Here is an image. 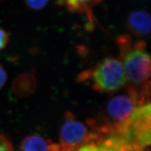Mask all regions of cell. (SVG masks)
Listing matches in <instances>:
<instances>
[{
	"instance_id": "cell-1",
	"label": "cell",
	"mask_w": 151,
	"mask_h": 151,
	"mask_svg": "<svg viewBox=\"0 0 151 151\" xmlns=\"http://www.w3.org/2000/svg\"><path fill=\"white\" fill-rule=\"evenodd\" d=\"M120 60L123 62L127 87L135 94L140 103L145 104L151 96V55L146 51L144 41L132 43L129 36L125 35L117 39Z\"/></svg>"
},
{
	"instance_id": "cell-2",
	"label": "cell",
	"mask_w": 151,
	"mask_h": 151,
	"mask_svg": "<svg viewBox=\"0 0 151 151\" xmlns=\"http://www.w3.org/2000/svg\"><path fill=\"white\" fill-rule=\"evenodd\" d=\"M78 82H88L99 93H111L119 91L127 83L123 62L120 59L108 57L81 73Z\"/></svg>"
},
{
	"instance_id": "cell-3",
	"label": "cell",
	"mask_w": 151,
	"mask_h": 151,
	"mask_svg": "<svg viewBox=\"0 0 151 151\" xmlns=\"http://www.w3.org/2000/svg\"><path fill=\"white\" fill-rule=\"evenodd\" d=\"M110 133L142 147L151 146V103L135 108L128 119L112 127Z\"/></svg>"
},
{
	"instance_id": "cell-4",
	"label": "cell",
	"mask_w": 151,
	"mask_h": 151,
	"mask_svg": "<svg viewBox=\"0 0 151 151\" xmlns=\"http://www.w3.org/2000/svg\"><path fill=\"white\" fill-rule=\"evenodd\" d=\"M99 136L95 122L90 120L85 124L76 119L72 113L68 111L65 114L60 131V145L64 151H76Z\"/></svg>"
},
{
	"instance_id": "cell-5",
	"label": "cell",
	"mask_w": 151,
	"mask_h": 151,
	"mask_svg": "<svg viewBox=\"0 0 151 151\" xmlns=\"http://www.w3.org/2000/svg\"><path fill=\"white\" fill-rule=\"evenodd\" d=\"M142 105L135 94L127 88L124 94L115 96L110 99L106 105V113L109 122L105 123L110 127H115L129 117L135 108Z\"/></svg>"
},
{
	"instance_id": "cell-6",
	"label": "cell",
	"mask_w": 151,
	"mask_h": 151,
	"mask_svg": "<svg viewBox=\"0 0 151 151\" xmlns=\"http://www.w3.org/2000/svg\"><path fill=\"white\" fill-rule=\"evenodd\" d=\"M127 26L132 34L137 37H145L151 33V15L147 11L137 10L127 17Z\"/></svg>"
},
{
	"instance_id": "cell-7",
	"label": "cell",
	"mask_w": 151,
	"mask_h": 151,
	"mask_svg": "<svg viewBox=\"0 0 151 151\" xmlns=\"http://www.w3.org/2000/svg\"><path fill=\"white\" fill-rule=\"evenodd\" d=\"M20 151H64L60 144H55L38 134L28 135L20 145Z\"/></svg>"
},
{
	"instance_id": "cell-8",
	"label": "cell",
	"mask_w": 151,
	"mask_h": 151,
	"mask_svg": "<svg viewBox=\"0 0 151 151\" xmlns=\"http://www.w3.org/2000/svg\"><path fill=\"white\" fill-rule=\"evenodd\" d=\"M104 0H57L58 5L63 6L67 10L81 14H86L89 21L93 22L92 7Z\"/></svg>"
},
{
	"instance_id": "cell-9",
	"label": "cell",
	"mask_w": 151,
	"mask_h": 151,
	"mask_svg": "<svg viewBox=\"0 0 151 151\" xmlns=\"http://www.w3.org/2000/svg\"><path fill=\"white\" fill-rule=\"evenodd\" d=\"M37 86L36 77L31 72L22 74L17 77L13 83V89L20 97H27L35 91Z\"/></svg>"
},
{
	"instance_id": "cell-10",
	"label": "cell",
	"mask_w": 151,
	"mask_h": 151,
	"mask_svg": "<svg viewBox=\"0 0 151 151\" xmlns=\"http://www.w3.org/2000/svg\"><path fill=\"white\" fill-rule=\"evenodd\" d=\"M49 0H24L27 7L33 10H41L48 4Z\"/></svg>"
},
{
	"instance_id": "cell-11",
	"label": "cell",
	"mask_w": 151,
	"mask_h": 151,
	"mask_svg": "<svg viewBox=\"0 0 151 151\" xmlns=\"http://www.w3.org/2000/svg\"><path fill=\"white\" fill-rule=\"evenodd\" d=\"M0 151H14L10 140L5 135L1 134H0Z\"/></svg>"
},
{
	"instance_id": "cell-12",
	"label": "cell",
	"mask_w": 151,
	"mask_h": 151,
	"mask_svg": "<svg viewBox=\"0 0 151 151\" xmlns=\"http://www.w3.org/2000/svg\"><path fill=\"white\" fill-rule=\"evenodd\" d=\"M9 42V37L7 32L0 27V50L5 48Z\"/></svg>"
},
{
	"instance_id": "cell-13",
	"label": "cell",
	"mask_w": 151,
	"mask_h": 151,
	"mask_svg": "<svg viewBox=\"0 0 151 151\" xmlns=\"http://www.w3.org/2000/svg\"><path fill=\"white\" fill-rule=\"evenodd\" d=\"M7 73L4 67L0 65V90L4 86L7 80Z\"/></svg>"
},
{
	"instance_id": "cell-14",
	"label": "cell",
	"mask_w": 151,
	"mask_h": 151,
	"mask_svg": "<svg viewBox=\"0 0 151 151\" xmlns=\"http://www.w3.org/2000/svg\"><path fill=\"white\" fill-rule=\"evenodd\" d=\"M75 151H97L95 148H93L92 146L88 145H85L82 146L78 149Z\"/></svg>"
},
{
	"instance_id": "cell-15",
	"label": "cell",
	"mask_w": 151,
	"mask_h": 151,
	"mask_svg": "<svg viewBox=\"0 0 151 151\" xmlns=\"http://www.w3.org/2000/svg\"><path fill=\"white\" fill-rule=\"evenodd\" d=\"M143 1H148V0H143Z\"/></svg>"
}]
</instances>
